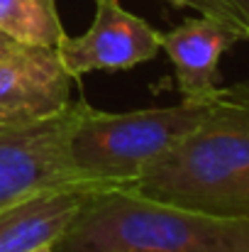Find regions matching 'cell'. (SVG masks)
<instances>
[{
    "instance_id": "obj_1",
    "label": "cell",
    "mask_w": 249,
    "mask_h": 252,
    "mask_svg": "<svg viewBox=\"0 0 249 252\" xmlns=\"http://www.w3.org/2000/svg\"><path fill=\"white\" fill-rule=\"evenodd\" d=\"M130 189L205 213L249 218V79L220 86L198 127Z\"/></svg>"
},
{
    "instance_id": "obj_2",
    "label": "cell",
    "mask_w": 249,
    "mask_h": 252,
    "mask_svg": "<svg viewBox=\"0 0 249 252\" xmlns=\"http://www.w3.org/2000/svg\"><path fill=\"white\" fill-rule=\"evenodd\" d=\"M54 252H249V218L147 198L130 186H105Z\"/></svg>"
},
{
    "instance_id": "obj_3",
    "label": "cell",
    "mask_w": 249,
    "mask_h": 252,
    "mask_svg": "<svg viewBox=\"0 0 249 252\" xmlns=\"http://www.w3.org/2000/svg\"><path fill=\"white\" fill-rule=\"evenodd\" d=\"M210 100H183L168 108L132 113L95 110L76 100L69 127V162L83 181L110 186L135 184L159 157L183 140L205 118Z\"/></svg>"
},
{
    "instance_id": "obj_4",
    "label": "cell",
    "mask_w": 249,
    "mask_h": 252,
    "mask_svg": "<svg viewBox=\"0 0 249 252\" xmlns=\"http://www.w3.org/2000/svg\"><path fill=\"white\" fill-rule=\"evenodd\" d=\"M95 17L81 37H64L56 54L71 79L93 71H127L162 54V32L125 10L120 0H93Z\"/></svg>"
},
{
    "instance_id": "obj_5",
    "label": "cell",
    "mask_w": 249,
    "mask_h": 252,
    "mask_svg": "<svg viewBox=\"0 0 249 252\" xmlns=\"http://www.w3.org/2000/svg\"><path fill=\"white\" fill-rule=\"evenodd\" d=\"M74 113L76 100L49 120L0 130V208L44 186L79 181L66 152Z\"/></svg>"
},
{
    "instance_id": "obj_6",
    "label": "cell",
    "mask_w": 249,
    "mask_h": 252,
    "mask_svg": "<svg viewBox=\"0 0 249 252\" xmlns=\"http://www.w3.org/2000/svg\"><path fill=\"white\" fill-rule=\"evenodd\" d=\"M71 84L56 49L17 44L0 57V130L59 115L71 103Z\"/></svg>"
},
{
    "instance_id": "obj_7",
    "label": "cell",
    "mask_w": 249,
    "mask_h": 252,
    "mask_svg": "<svg viewBox=\"0 0 249 252\" xmlns=\"http://www.w3.org/2000/svg\"><path fill=\"white\" fill-rule=\"evenodd\" d=\"M110 184L64 181L32 191L15 203L0 208V252H32L44 245H56L85 203Z\"/></svg>"
},
{
    "instance_id": "obj_8",
    "label": "cell",
    "mask_w": 249,
    "mask_h": 252,
    "mask_svg": "<svg viewBox=\"0 0 249 252\" xmlns=\"http://www.w3.org/2000/svg\"><path fill=\"white\" fill-rule=\"evenodd\" d=\"M247 37L215 17L198 15L178 27L162 32V52L176 71V86L183 100H210L220 88V59Z\"/></svg>"
},
{
    "instance_id": "obj_9",
    "label": "cell",
    "mask_w": 249,
    "mask_h": 252,
    "mask_svg": "<svg viewBox=\"0 0 249 252\" xmlns=\"http://www.w3.org/2000/svg\"><path fill=\"white\" fill-rule=\"evenodd\" d=\"M0 30L17 44L47 49L66 37L56 0H0Z\"/></svg>"
},
{
    "instance_id": "obj_10",
    "label": "cell",
    "mask_w": 249,
    "mask_h": 252,
    "mask_svg": "<svg viewBox=\"0 0 249 252\" xmlns=\"http://www.w3.org/2000/svg\"><path fill=\"white\" fill-rule=\"evenodd\" d=\"M166 2L178 5V7H191V10H195L198 15H208V17H215V20H220V22H227V25L237 27L249 42L247 25L242 22V17L232 10V5H230L227 0H166Z\"/></svg>"
},
{
    "instance_id": "obj_11",
    "label": "cell",
    "mask_w": 249,
    "mask_h": 252,
    "mask_svg": "<svg viewBox=\"0 0 249 252\" xmlns=\"http://www.w3.org/2000/svg\"><path fill=\"white\" fill-rule=\"evenodd\" d=\"M230 5H232V10L242 17V22L247 25V30H249V0H227Z\"/></svg>"
},
{
    "instance_id": "obj_12",
    "label": "cell",
    "mask_w": 249,
    "mask_h": 252,
    "mask_svg": "<svg viewBox=\"0 0 249 252\" xmlns=\"http://www.w3.org/2000/svg\"><path fill=\"white\" fill-rule=\"evenodd\" d=\"M17 47V42L12 39V37H7L2 30H0V57H5V54H10L12 49Z\"/></svg>"
},
{
    "instance_id": "obj_13",
    "label": "cell",
    "mask_w": 249,
    "mask_h": 252,
    "mask_svg": "<svg viewBox=\"0 0 249 252\" xmlns=\"http://www.w3.org/2000/svg\"><path fill=\"white\" fill-rule=\"evenodd\" d=\"M32 252H54V248L52 245H44V248H37V250H32Z\"/></svg>"
}]
</instances>
